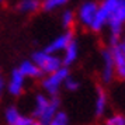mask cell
I'll list each match as a JSON object with an SVG mask.
<instances>
[{"label":"cell","instance_id":"cell-17","mask_svg":"<svg viewBox=\"0 0 125 125\" xmlns=\"http://www.w3.org/2000/svg\"><path fill=\"white\" fill-rule=\"evenodd\" d=\"M104 125H125V117L122 114H113L105 119Z\"/></svg>","mask_w":125,"mask_h":125},{"label":"cell","instance_id":"cell-18","mask_svg":"<svg viewBox=\"0 0 125 125\" xmlns=\"http://www.w3.org/2000/svg\"><path fill=\"white\" fill-rule=\"evenodd\" d=\"M48 125H69V118H68V115H66V113L59 111L55 115V118L52 119Z\"/></svg>","mask_w":125,"mask_h":125},{"label":"cell","instance_id":"cell-6","mask_svg":"<svg viewBox=\"0 0 125 125\" xmlns=\"http://www.w3.org/2000/svg\"><path fill=\"white\" fill-rule=\"evenodd\" d=\"M73 41H74L73 32H72L70 30H68V31H65L62 34H59L56 38H53L44 49H45L46 52H49V53H55V55H59V56H61V53H62Z\"/></svg>","mask_w":125,"mask_h":125},{"label":"cell","instance_id":"cell-1","mask_svg":"<svg viewBox=\"0 0 125 125\" xmlns=\"http://www.w3.org/2000/svg\"><path fill=\"white\" fill-rule=\"evenodd\" d=\"M104 27H108L110 31V45L121 41L125 27V0H103L98 4L96 20L90 30L100 32Z\"/></svg>","mask_w":125,"mask_h":125},{"label":"cell","instance_id":"cell-3","mask_svg":"<svg viewBox=\"0 0 125 125\" xmlns=\"http://www.w3.org/2000/svg\"><path fill=\"white\" fill-rule=\"evenodd\" d=\"M70 76V72H69V68H65L62 66L61 69H58L56 72L49 74H45L42 76V80H41V86H42V90L46 96L51 97H58L61 89L63 87L65 82Z\"/></svg>","mask_w":125,"mask_h":125},{"label":"cell","instance_id":"cell-22","mask_svg":"<svg viewBox=\"0 0 125 125\" xmlns=\"http://www.w3.org/2000/svg\"><path fill=\"white\" fill-rule=\"evenodd\" d=\"M30 125H42V124H40V122H37V121H32V122H31Z\"/></svg>","mask_w":125,"mask_h":125},{"label":"cell","instance_id":"cell-15","mask_svg":"<svg viewBox=\"0 0 125 125\" xmlns=\"http://www.w3.org/2000/svg\"><path fill=\"white\" fill-rule=\"evenodd\" d=\"M70 0H41V9L44 11H55L68 4Z\"/></svg>","mask_w":125,"mask_h":125},{"label":"cell","instance_id":"cell-21","mask_svg":"<svg viewBox=\"0 0 125 125\" xmlns=\"http://www.w3.org/2000/svg\"><path fill=\"white\" fill-rule=\"evenodd\" d=\"M119 45H121V49H122V52L125 53V35L121 38V41H119Z\"/></svg>","mask_w":125,"mask_h":125},{"label":"cell","instance_id":"cell-9","mask_svg":"<svg viewBox=\"0 0 125 125\" xmlns=\"http://www.w3.org/2000/svg\"><path fill=\"white\" fill-rule=\"evenodd\" d=\"M114 61V68H115V77L119 80H125V53L121 49L119 42L113 44L108 46Z\"/></svg>","mask_w":125,"mask_h":125},{"label":"cell","instance_id":"cell-4","mask_svg":"<svg viewBox=\"0 0 125 125\" xmlns=\"http://www.w3.org/2000/svg\"><path fill=\"white\" fill-rule=\"evenodd\" d=\"M31 59H32V62L38 66V69L42 72L44 76H45V74H49V73H53V72H56L58 69H61L63 66L62 59H61L59 55L49 53V52H46L45 49L35 52Z\"/></svg>","mask_w":125,"mask_h":125},{"label":"cell","instance_id":"cell-8","mask_svg":"<svg viewBox=\"0 0 125 125\" xmlns=\"http://www.w3.org/2000/svg\"><path fill=\"white\" fill-rule=\"evenodd\" d=\"M4 121L6 125H30L34 119L31 115L24 114L20 108L10 105L4 111Z\"/></svg>","mask_w":125,"mask_h":125},{"label":"cell","instance_id":"cell-10","mask_svg":"<svg viewBox=\"0 0 125 125\" xmlns=\"http://www.w3.org/2000/svg\"><path fill=\"white\" fill-rule=\"evenodd\" d=\"M25 80L27 79L21 74V72L18 69H14L11 72V74H10L9 80H7V83H6L7 91L14 97L21 96L24 89H25Z\"/></svg>","mask_w":125,"mask_h":125},{"label":"cell","instance_id":"cell-23","mask_svg":"<svg viewBox=\"0 0 125 125\" xmlns=\"http://www.w3.org/2000/svg\"><path fill=\"white\" fill-rule=\"evenodd\" d=\"M1 1H3V0H0V3H1Z\"/></svg>","mask_w":125,"mask_h":125},{"label":"cell","instance_id":"cell-2","mask_svg":"<svg viewBox=\"0 0 125 125\" xmlns=\"http://www.w3.org/2000/svg\"><path fill=\"white\" fill-rule=\"evenodd\" d=\"M61 101L58 97L46 96L45 93L37 94L34 98V105H32V119L40 122L42 125H48L52 119L55 118L61 110H59Z\"/></svg>","mask_w":125,"mask_h":125},{"label":"cell","instance_id":"cell-5","mask_svg":"<svg viewBox=\"0 0 125 125\" xmlns=\"http://www.w3.org/2000/svg\"><path fill=\"white\" fill-rule=\"evenodd\" d=\"M97 11H98V3L94 0H86L80 4L79 10L76 13V20L80 25L90 30L96 20Z\"/></svg>","mask_w":125,"mask_h":125},{"label":"cell","instance_id":"cell-16","mask_svg":"<svg viewBox=\"0 0 125 125\" xmlns=\"http://www.w3.org/2000/svg\"><path fill=\"white\" fill-rule=\"evenodd\" d=\"M76 14H74L72 10H65L62 13V16H61V24H62V27L66 31L70 28H73V25L76 24Z\"/></svg>","mask_w":125,"mask_h":125},{"label":"cell","instance_id":"cell-20","mask_svg":"<svg viewBox=\"0 0 125 125\" xmlns=\"http://www.w3.org/2000/svg\"><path fill=\"white\" fill-rule=\"evenodd\" d=\"M4 87H6V83H4V80L0 77V96L3 94V91H4Z\"/></svg>","mask_w":125,"mask_h":125},{"label":"cell","instance_id":"cell-19","mask_svg":"<svg viewBox=\"0 0 125 125\" xmlns=\"http://www.w3.org/2000/svg\"><path fill=\"white\" fill-rule=\"evenodd\" d=\"M63 87H65L68 91H76L80 87V83H79V80L74 79L73 76H69L68 79H66V82H65Z\"/></svg>","mask_w":125,"mask_h":125},{"label":"cell","instance_id":"cell-7","mask_svg":"<svg viewBox=\"0 0 125 125\" xmlns=\"http://www.w3.org/2000/svg\"><path fill=\"white\" fill-rule=\"evenodd\" d=\"M101 59H103V66H101V82L104 84L111 83L115 77V68H114V61H113V55L110 48H104L101 49Z\"/></svg>","mask_w":125,"mask_h":125},{"label":"cell","instance_id":"cell-13","mask_svg":"<svg viewBox=\"0 0 125 125\" xmlns=\"http://www.w3.org/2000/svg\"><path fill=\"white\" fill-rule=\"evenodd\" d=\"M79 58V45L76 40L70 44V45L61 53V59H62V65L65 68H69L70 65H73Z\"/></svg>","mask_w":125,"mask_h":125},{"label":"cell","instance_id":"cell-12","mask_svg":"<svg viewBox=\"0 0 125 125\" xmlns=\"http://www.w3.org/2000/svg\"><path fill=\"white\" fill-rule=\"evenodd\" d=\"M18 70L21 72L25 79H42V72H41L38 66L32 62V59H28V61H23V62L18 65Z\"/></svg>","mask_w":125,"mask_h":125},{"label":"cell","instance_id":"cell-14","mask_svg":"<svg viewBox=\"0 0 125 125\" xmlns=\"http://www.w3.org/2000/svg\"><path fill=\"white\" fill-rule=\"evenodd\" d=\"M17 9L23 14H34L41 9V0H20Z\"/></svg>","mask_w":125,"mask_h":125},{"label":"cell","instance_id":"cell-11","mask_svg":"<svg viewBox=\"0 0 125 125\" xmlns=\"http://www.w3.org/2000/svg\"><path fill=\"white\" fill-rule=\"evenodd\" d=\"M107 107H108L107 93L101 86H98L96 89V98H94V115L97 118H101L107 111Z\"/></svg>","mask_w":125,"mask_h":125}]
</instances>
